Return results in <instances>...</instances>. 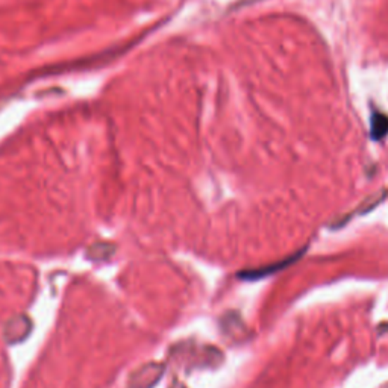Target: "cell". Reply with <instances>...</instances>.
Segmentation results:
<instances>
[{
	"label": "cell",
	"instance_id": "cell-1",
	"mask_svg": "<svg viewBox=\"0 0 388 388\" xmlns=\"http://www.w3.org/2000/svg\"><path fill=\"white\" fill-rule=\"evenodd\" d=\"M385 196H387V192H381V193H377V194H373L372 197L367 199V201H364V204L360 208H358V210L355 213L356 214H367L370 210H373V208L376 205H380L384 201Z\"/></svg>",
	"mask_w": 388,
	"mask_h": 388
}]
</instances>
